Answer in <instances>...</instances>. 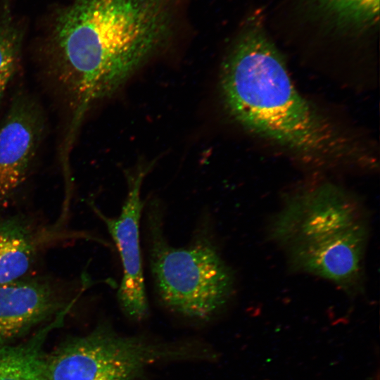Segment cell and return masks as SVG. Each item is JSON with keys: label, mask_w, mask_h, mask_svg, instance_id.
Instances as JSON below:
<instances>
[{"label": "cell", "mask_w": 380, "mask_h": 380, "mask_svg": "<svg viewBox=\"0 0 380 380\" xmlns=\"http://www.w3.org/2000/svg\"><path fill=\"white\" fill-rule=\"evenodd\" d=\"M169 0H72L58 13L53 69L77 126L95 102L115 93L165 42Z\"/></svg>", "instance_id": "1"}, {"label": "cell", "mask_w": 380, "mask_h": 380, "mask_svg": "<svg viewBox=\"0 0 380 380\" xmlns=\"http://www.w3.org/2000/svg\"><path fill=\"white\" fill-rule=\"evenodd\" d=\"M220 89L229 113L251 132L312 160H366L362 148L298 92L258 29L246 32L225 59Z\"/></svg>", "instance_id": "2"}, {"label": "cell", "mask_w": 380, "mask_h": 380, "mask_svg": "<svg viewBox=\"0 0 380 380\" xmlns=\"http://www.w3.org/2000/svg\"><path fill=\"white\" fill-rule=\"evenodd\" d=\"M159 205L147 208L148 258L156 292L164 305L182 315L207 319L234 295V273L205 234L186 246H171L163 234Z\"/></svg>", "instance_id": "3"}, {"label": "cell", "mask_w": 380, "mask_h": 380, "mask_svg": "<svg viewBox=\"0 0 380 380\" xmlns=\"http://www.w3.org/2000/svg\"><path fill=\"white\" fill-rule=\"evenodd\" d=\"M185 346L122 336L104 324L75 338L45 358L49 380H139L150 364L189 357Z\"/></svg>", "instance_id": "4"}, {"label": "cell", "mask_w": 380, "mask_h": 380, "mask_svg": "<svg viewBox=\"0 0 380 380\" xmlns=\"http://www.w3.org/2000/svg\"><path fill=\"white\" fill-rule=\"evenodd\" d=\"M365 222L364 207L355 195L323 182L290 194L273 217L269 234L286 251L325 241Z\"/></svg>", "instance_id": "5"}, {"label": "cell", "mask_w": 380, "mask_h": 380, "mask_svg": "<svg viewBox=\"0 0 380 380\" xmlns=\"http://www.w3.org/2000/svg\"><path fill=\"white\" fill-rule=\"evenodd\" d=\"M146 172L144 168L127 175V197L116 217L106 216L91 204L106 225L121 258L123 274L117 293L118 303L128 318L137 321L143 319L148 312L139 239V222L144 206L141 187Z\"/></svg>", "instance_id": "6"}, {"label": "cell", "mask_w": 380, "mask_h": 380, "mask_svg": "<svg viewBox=\"0 0 380 380\" xmlns=\"http://www.w3.org/2000/svg\"><path fill=\"white\" fill-rule=\"evenodd\" d=\"M368 222L328 239L284 251L290 267L328 280L347 293L362 290Z\"/></svg>", "instance_id": "7"}, {"label": "cell", "mask_w": 380, "mask_h": 380, "mask_svg": "<svg viewBox=\"0 0 380 380\" xmlns=\"http://www.w3.org/2000/svg\"><path fill=\"white\" fill-rule=\"evenodd\" d=\"M70 291L47 277L0 284V343H11L72 303Z\"/></svg>", "instance_id": "8"}, {"label": "cell", "mask_w": 380, "mask_h": 380, "mask_svg": "<svg viewBox=\"0 0 380 380\" xmlns=\"http://www.w3.org/2000/svg\"><path fill=\"white\" fill-rule=\"evenodd\" d=\"M42 129L37 106L27 99H16L0 124V205L11 202L25 184Z\"/></svg>", "instance_id": "9"}, {"label": "cell", "mask_w": 380, "mask_h": 380, "mask_svg": "<svg viewBox=\"0 0 380 380\" xmlns=\"http://www.w3.org/2000/svg\"><path fill=\"white\" fill-rule=\"evenodd\" d=\"M44 239L43 234L25 215L0 220V284L29 276Z\"/></svg>", "instance_id": "10"}, {"label": "cell", "mask_w": 380, "mask_h": 380, "mask_svg": "<svg viewBox=\"0 0 380 380\" xmlns=\"http://www.w3.org/2000/svg\"><path fill=\"white\" fill-rule=\"evenodd\" d=\"M42 335L25 343H0V380H49Z\"/></svg>", "instance_id": "11"}, {"label": "cell", "mask_w": 380, "mask_h": 380, "mask_svg": "<svg viewBox=\"0 0 380 380\" xmlns=\"http://www.w3.org/2000/svg\"><path fill=\"white\" fill-rule=\"evenodd\" d=\"M318 7L336 24L363 28L379 19V0H315Z\"/></svg>", "instance_id": "12"}, {"label": "cell", "mask_w": 380, "mask_h": 380, "mask_svg": "<svg viewBox=\"0 0 380 380\" xmlns=\"http://www.w3.org/2000/svg\"><path fill=\"white\" fill-rule=\"evenodd\" d=\"M9 2H5L0 18V100L18 63L23 33L13 20Z\"/></svg>", "instance_id": "13"}]
</instances>
